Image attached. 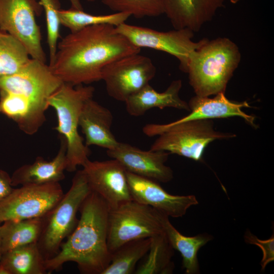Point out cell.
Here are the masks:
<instances>
[{"label":"cell","mask_w":274,"mask_h":274,"mask_svg":"<svg viewBox=\"0 0 274 274\" xmlns=\"http://www.w3.org/2000/svg\"><path fill=\"white\" fill-rule=\"evenodd\" d=\"M135 46L108 24L71 32L57 44L53 73L63 82L77 86L101 80L103 68L123 57L140 53Z\"/></svg>","instance_id":"6da1fadb"},{"label":"cell","mask_w":274,"mask_h":274,"mask_svg":"<svg viewBox=\"0 0 274 274\" xmlns=\"http://www.w3.org/2000/svg\"><path fill=\"white\" fill-rule=\"evenodd\" d=\"M62 83L49 64L30 58L18 72L0 77V113L33 134L46 120L49 97Z\"/></svg>","instance_id":"7a4b0ae2"},{"label":"cell","mask_w":274,"mask_h":274,"mask_svg":"<svg viewBox=\"0 0 274 274\" xmlns=\"http://www.w3.org/2000/svg\"><path fill=\"white\" fill-rule=\"evenodd\" d=\"M79 211L80 218L74 230L62 243L58 252L45 261L48 273L59 270L66 262H74L81 273L101 274L110 263L108 204L91 190Z\"/></svg>","instance_id":"3957f363"},{"label":"cell","mask_w":274,"mask_h":274,"mask_svg":"<svg viewBox=\"0 0 274 274\" xmlns=\"http://www.w3.org/2000/svg\"><path fill=\"white\" fill-rule=\"evenodd\" d=\"M241 60L238 47L229 38H204L190 55L186 72L195 95L210 96L225 93Z\"/></svg>","instance_id":"277c9868"},{"label":"cell","mask_w":274,"mask_h":274,"mask_svg":"<svg viewBox=\"0 0 274 274\" xmlns=\"http://www.w3.org/2000/svg\"><path fill=\"white\" fill-rule=\"evenodd\" d=\"M91 86H73L63 82L49 97L48 105L56 111L57 125L55 129L66 142V168L73 172L88 159L90 151L78 131L79 117L85 102L92 98Z\"/></svg>","instance_id":"5b68a950"},{"label":"cell","mask_w":274,"mask_h":274,"mask_svg":"<svg viewBox=\"0 0 274 274\" xmlns=\"http://www.w3.org/2000/svg\"><path fill=\"white\" fill-rule=\"evenodd\" d=\"M143 131L149 137L159 136L150 150L164 151L196 161L202 159L204 149L210 143L235 136L216 131L211 119L176 124H148L144 126Z\"/></svg>","instance_id":"8992f818"},{"label":"cell","mask_w":274,"mask_h":274,"mask_svg":"<svg viewBox=\"0 0 274 274\" xmlns=\"http://www.w3.org/2000/svg\"><path fill=\"white\" fill-rule=\"evenodd\" d=\"M90 192L82 169L77 171L68 191L42 217L41 233L37 244L45 261L58 252L64 239L74 230L78 222L77 212Z\"/></svg>","instance_id":"52a82bcc"},{"label":"cell","mask_w":274,"mask_h":274,"mask_svg":"<svg viewBox=\"0 0 274 274\" xmlns=\"http://www.w3.org/2000/svg\"><path fill=\"white\" fill-rule=\"evenodd\" d=\"M163 231L160 212L133 199L110 210L108 246L112 253L124 243Z\"/></svg>","instance_id":"ba28073f"},{"label":"cell","mask_w":274,"mask_h":274,"mask_svg":"<svg viewBox=\"0 0 274 274\" xmlns=\"http://www.w3.org/2000/svg\"><path fill=\"white\" fill-rule=\"evenodd\" d=\"M43 10L38 0H0V30L19 40L30 58L46 62L36 17Z\"/></svg>","instance_id":"9c48e42d"},{"label":"cell","mask_w":274,"mask_h":274,"mask_svg":"<svg viewBox=\"0 0 274 274\" xmlns=\"http://www.w3.org/2000/svg\"><path fill=\"white\" fill-rule=\"evenodd\" d=\"M117 32L135 46L148 48L167 53L179 61V68L186 73L191 53L199 47L204 38L193 41L194 32L187 28L160 31L125 22L116 27Z\"/></svg>","instance_id":"30bf717a"},{"label":"cell","mask_w":274,"mask_h":274,"mask_svg":"<svg viewBox=\"0 0 274 274\" xmlns=\"http://www.w3.org/2000/svg\"><path fill=\"white\" fill-rule=\"evenodd\" d=\"M64 194L59 182L14 188L0 202V223L42 217Z\"/></svg>","instance_id":"8fae6325"},{"label":"cell","mask_w":274,"mask_h":274,"mask_svg":"<svg viewBox=\"0 0 274 274\" xmlns=\"http://www.w3.org/2000/svg\"><path fill=\"white\" fill-rule=\"evenodd\" d=\"M156 70L149 57L133 54L116 60L102 70L101 80L108 95L125 102L131 95L149 84Z\"/></svg>","instance_id":"7c38bea8"},{"label":"cell","mask_w":274,"mask_h":274,"mask_svg":"<svg viewBox=\"0 0 274 274\" xmlns=\"http://www.w3.org/2000/svg\"><path fill=\"white\" fill-rule=\"evenodd\" d=\"M82 169L91 191L99 195L110 210L132 199L126 170L117 160L91 161L88 159Z\"/></svg>","instance_id":"4fadbf2b"},{"label":"cell","mask_w":274,"mask_h":274,"mask_svg":"<svg viewBox=\"0 0 274 274\" xmlns=\"http://www.w3.org/2000/svg\"><path fill=\"white\" fill-rule=\"evenodd\" d=\"M107 155L118 161L127 172L156 182L167 183L173 178L172 169L165 164L169 153L164 151L142 150L119 142Z\"/></svg>","instance_id":"5bb4252c"},{"label":"cell","mask_w":274,"mask_h":274,"mask_svg":"<svg viewBox=\"0 0 274 274\" xmlns=\"http://www.w3.org/2000/svg\"><path fill=\"white\" fill-rule=\"evenodd\" d=\"M126 177L133 200L151 207L168 217H182L190 207L198 203L194 195H172L155 181L127 171Z\"/></svg>","instance_id":"9a60e30c"},{"label":"cell","mask_w":274,"mask_h":274,"mask_svg":"<svg viewBox=\"0 0 274 274\" xmlns=\"http://www.w3.org/2000/svg\"><path fill=\"white\" fill-rule=\"evenodd\" d=\"M225 0H163L165 14L175 29L199 31L211 21Z\"/></svg>","instance_id":"2e32d148"},{"label":"cell","mask_w":274,"mask_h":274,"mask_svg":"<svg viewBox=\"0 0 274 274\" xmlns=\"http://www.w3.org/2000/svg\"><path fill=\"white\" fill-rule=\"evenodd\" d=\"M113 116L108 108L90 98L84 103L79 126L85 137L86 146H97L107 150L115 148L119 142L111 131Z\"/></svg>","instance_id":"e0dca14e"},{"label":"cell","mask_w":274,"mask_h":274,"mask_svg":"<svg viewBox=\"0 0 274 274\" xmlns=\"http://www.w3.org/2000/svg\"><path fill=\"white\" fill-rule=\"evenodd\" d=\"M215 95L214 97L210 98L209 96L195 95L188 103L190 113L171 123L176 124L191 120L237 116L244 119L249 124L256 128V125L254 123L255 117L246 114L242 110L244 107H251L247 101H231L225 96V93L223 92Z\"/></svg>","instance_id":"ac0fdd59"},{"label":"cell","mask_w":274,"mask_h":274,"mask_svg":"<svg viewBox=\"0 0 274 274\" xmlns=\"http://www.w3.org/2000/svg\"><path fill=\"white\" fill-rule=\"evenodd\" d=\"M60 137V146L55 157L50 161L38 157L32 163L22 165L16 169L11 176L13 187L59 182L64 179L66 146L64 139Z\"/></svg>","instance_id":"d6986e66"},{"label":"cell","mask_w":274,"mask_h":274,"mask_svg":"<svg viewBox=\"0 0 274 274\" xmlns=\"http://www.w3.org/2000/svg\"><path fill=\"white\" fill-rule=\"evenodd\" d=\"M182 86V81L176 80L164 91L159 92L149 84L125 100L126 111L129 115L135 117L143 115L154 108L163 109L170 107L189 111L188 103L179 96Z\"/></svg>","instance_id":"ffe728a7"},{"label":"cell","mask_w":274,"mask_h":274,"mask_svg":"<svg viewBox=\"0 0 274 274\" xmlns=\"http://www.w3.org/2000/svg\"><path fill=\"white\" fill-rule=\"evenodd\" d=\"M160 217L163 231L170 244L182 256V267L185 269V273H199L197 253L202 246L212 240V235L202 233L194 236H185L172 224L169 217L160 212Z\"/></svg>","instance_id":"44dd1931"},{"label":"cell","mask_w":274,"mask_h":274,"mask_svg":"<svg viewBox=\"0 0 274 274\" xmlns=\"http://www.w3.org/2000/svg\"><path fill=\"white\" fill-rule=\"evenodd\" d=\"M0 264L10 274L48 273L45 260L37 243L18 247L3 253Z\"/></svg>","instance_id":"7402d4cb"},{"label":"cell","mask_w":274,"mask_h":274,"mask_svg":"<svg viewBox=\"0 0 274 274\" xmlns=\"http://www.w3.org/2000/svg\"><path fill=\"white\" fill-rule=\"evenodd\" d=\"M173 255L174 249L164 231L156 234L151 237L149 249L134 273H172L174 268Z\"/></svg>","instance_id":"603a6c76"},{"label":"cell","mask_w":274,"mask_h":274,"mask_svg":"<svg viewBox=\"0 0 274 274\" xmlns=\"http://www.w3.org/2000/svg\"><path fill=\"white\" fill-rule=\"evenodd\" d=\"M42 224V217L3 222L1 226L3 253L18 247L37 243Z\"/></svg>","instance_id":"cb8c5ba5"},{"label":"cell","mask_w":274,"mask_h":274,"mask_svg":"<svg viewBox=\"0 0 274 274\" xmlns=\"http://www.w3.org/2000/svg\"><path fill=\"white\" fill-rule=\"evenodd\" d=\"M151 237L131 241L111 253V261L101 274L134 273L137 263L147 253Z\"/></svg>","instance_id":"d4e9b609"},{"label":"cell","mask_w":274,"mask_h":274,"mask_svg":"<svg viewBox=\"0 0 274 274\" xmlns=\"http://www.w3.org/2000/svg\"><path fill=\"white\" fill-rule=\"evenodd\" d=\"M58 15L60 24L67 28L71 32H75L91 25L108 24L117 26L131 16L126 13L116 12L108 15H96L71 8L60 9Z\"/></svg>","instance_id":"484cf974"},{"label":"cell","mask_w":274,"mask_h":274,"mask_svg":"<svg viewBox=\"0 0 274 274\" xmlns=\"http://www.w3.org/2000/svg\"><path fill=\"white\" fill-rule=\"evenodd\" d=\"M24 45L9 33L0 30V77L18 72L29 60Z\"/></svg>","instance_id":"4316f807"},{"label":"cell","mask_w":274,"mask_h":274,"mask_svg":"<svg viewBox=\"0 0 274 274\" xmlns=\"http://www.w3.org/2000/svg\"><path fill=\"white\" fill-rule=\"evenodd\" d=\"M116 12L126 13L136 18L164 14L163 0H101Z\"/></svg>","instance_id":"83f0119b"},{"label":"cell","mask_w":274,"mask_h":274,"mask_svg":"<svg viewBox=\"0 0 274 274\" xmlns=\"http://www.w3.org/2000/svg\"><path fill=\"white\" fill-rule=\"evenodd\" d=\"M45 12L47 40L49 51V64L55 57L60 35V22L58 11L60 9L59 0H38Z\"/></svg>","instance_id":"f1b7e54d"},{"label":"cell","mask_w":274,"mask_h":274,"mask_svg":"<svg viewBox=\"0 0 274 274\" xmlns=\"http://www.w3.org/2000/svg\"><path fill=\"white\" fill-rule=\"evenodd\" d=\"M246 243L249 244L257 245L261 248L263 256L260 262L261 270H263L266 265L274 260V236L273 234L267 239H260L249 230L247 231L244 235Z\"/></svg>","instance_id":"f546056e"},{"label":"cell","mask_w":274,"mask_h":274,"mask_svg":"<svg viewBox=\"0 0 274 274\" xmlns=\"http://www.w3.org/2000/svg\"><path fill=\"white\" fill-rule=\"evenodd\" d=\"M11 178L6 171L0 169V202L13 190Z\"/></svg>","instance_id":"4dcf8cb0"},{"label":"cell","mask_w":274,"mask_h":274,"mask_svg":"<svg viewBox=\"0 0 274 274\" xmlns=\"http://www.w3.org/2000/svg\"><path fill=\"white\" fill-rule=\"evenodd\" d=\"M71 5V8L74 9L83 10L82 5L80 0H68Z\"/></svg>","instance_id":"1f68e13d"},{"label":"cell","mask_w":274,"mask_h":274,"mask_svg":"<svg viewBox=\"0 0 274 274\" xmlns=\"http://www.w3.org/2000/svg\"><path fill=\"white\" fill-rule=\"evenodd\" d=\"M0 274H10L8 270L1 264H0Z\"/></svg>","instance_id":"d6a6232c"},{"label":"cell","mask_w":274,"mask_h":274,"mask_svg":"<svg viewBox=\"0 0 274 274\" xmlns=\"http://www.w3.org/2000/svg\"><path fill=\"white\" fill-rule=\"evenodd\" d=\"M1 223H0V262L1 261L3 252H2V235H1Z\"/></svg>","instance_id":"836d02e7"},{"label":"cell","mask_w":274,"mask_h":274,"mask_svg":"<svg viewBox=\"0 0 274 274\" xmlns=\"http://www.w3.org/2000/svg\"><path fill=\"white\" fill-rule=\"evenodd\" d=\"M242 0H230V2L232 4H236Z\"/></svg>","instance_id":"e575fe53"},{"label":"cell","mask_w":274,"mask_h":274,"mask_svg":"<svg viewBox=\"0 0 274 274\" xmlns=\"http://www.w3.org/2000/svg\"><path fill=\"white\" fill-rule=\"evenodd\" d=\"M87 1V2H94L97 0H86Z\"/></svg>","instance_id":"d590c367"}]
</instances>
